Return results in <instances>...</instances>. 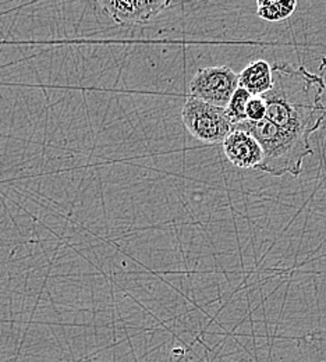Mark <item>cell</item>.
Listing matches in <instances>:
<instances>
[{
    "mask_svg": "<svg viewBox=\"0 0 326 362\" xmlns=\"http://www.w3.org/2000/svg\"><path fill=\"white\" fill-rule=\"evenodd\" d=\"M274 87L262 95L267 103L264 120L243 122L234 130L254 136L264 151L258 170L281 177H298L304 159L314 153L311 136L324 124L325 83L304 66L278 62L272 64Z\"/></svg>",
    "mask_w": 326,
    "mask_h": 362,
    "instance_id": "1",
    "label": "cell"
},
{
    "mask_svg": "<svg viewBox=\"0 0 326 362\" xmlns=\"http://www.w3.org/2000/svg\"><path fill=\"white\" fill-rule=\"evenodd\" d=\"M187 133L205 144H223L233 133L234 126L226 109L187 96L182 109Z\"/></svg>",
    "mask_w": 326,
    "mask_h": 362,
    "instance_id": "2",
    "label": "cell"
},
{
    "mask_svg": "<svg viewBox=\"0 0 326 362\" xmlns=\"http://www.w3.org/2000/svg\"><path fill=\"white\" fill-rule=\"evenodd\" d=\"M238 88V74L229 66L204 67L199 69L190 81V96L226 109Z\"/></svg>",
    "mask_w": 326,
    "mask_h": 362,
    "instance_id": "3",
    "label": "cell"
},
{
    "mask_svg": "<svg viewBox=\"0 0 326 362\" xmlns=\"http://www.w3.org/2000/svg\"><path fill=\"white\" fill-rule=\"evenodd\" d=\"M99 4L119 25L145 24L173 6L169 0H103Z\"/></svg>",
    "mask_w": 326,
    "mask_h": 362,
    "instance_id": "4",
    "label": "cell"
},
{
    "mask_svg": "<svg viewBox=\"0 0 326 362\" xmlns=\"http://www.w3.org/2000/svg\"><path fill=\"white\" fill-rule=\"evenodd\" d=\"M222 146L226 159L238 169H258L264 162L262 146L247 132L233 130Z\"/></svg>",
    "mask_w": 326,
    "mask_h": 362,
    "instance_id": "5",
    "label": "cell"
},
{
    "mask_svg": "<svg viewBox=\"0 0 326 362\" xmlns=\"http://www.w3.org/2000/svg\"><path fill=\"white\" fill-rule=\"evenodd\" d=\"M240 88L248 90L252 96H262L274 87V70L267 60H254L238 74Z\"/></svg>",
    "mask_w": 326,
    "mask_h": 362,
    "instance_id": "6",
    "label": "cell"
},
{
    "mask_svg": "<svg viewBox=\"0 0 326 362\" xmlns=\"http://www.w3.org/2000/svg\"><path fill=\"white\" fill-rule=\"evenodd\" d=\"M252 95L244 88H238L233 93L229 105L226 106V113L234 127L247 120V105L251 100Z\"/></svg>",
    "mask_w": 326,
    "mask_h": 362,
    "instance_id": "7",
    "label": "cell"
},
{
    "mask_svg": "<svg viewBox=\"0 0 326 362\" xmlns=\"http://www.w3.org/2000/svg\"><path fill=\"white\" fill-rule=\"evenodd\" d=\"M257 14L260 18L269 23H279L284 20L281 11V1L272 0H258L257 3Z\"/></svg>",
    "mask_w": 326,
    "mask_h": 362,
    "instance_id": "8",
    "label": "cell"
},
{
    "mask_svg": "<svg viewBox=\"0 0 326 362\" xmlns=\"http://www.w3.org/2000/svg\"><path fill=\"white\" fill-rule=\"evenodd\" d=\"M247 120L258 123L267 116V103L262 96H252L247 105Z\"/></svg>",
    "mask_w": 326,
    "mask_h": 362,
    "instance_id": "9",
    "label": "cell"
}]
</instances>
